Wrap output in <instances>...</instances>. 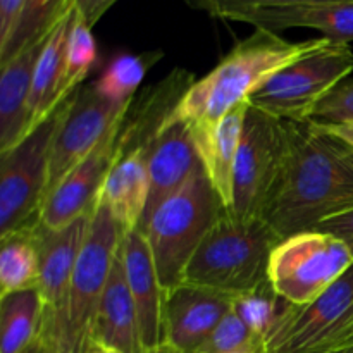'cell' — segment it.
Wrapping results in <instances>:
<instances>
[{
  "label": "cell",
  "mask_w": 353,
  "mask_h": 353,
  "mask_svg": "<svg viewBox=\"0 0 353 353\" xmlns=\"http://www.w3.org/2000/svg\"><path fill=\"white\" fill-rule=\"evenodd\" d=\"M124 114L107 130L97 147L71 169L43 200L40 224L45 230H62L95 209L103 181L117 159V137Z\"/></svg>",
  "instance_id": "cell-12"
},
{
  "label": "cell",
  "mask_w": 353,
  "mask_h": 353,
  "mask_svg": "<svg viewBox=\"0 0 353 353\" xmlns=\"http://www.w3.org/2000/svg\"><path fill=\"white\" fill-rule=\"evenodd\" d=\"M221 212L219 196L202 165L152 214L141 233L150 245L165 293L181 285L190 259Z\"/></svg>",
  "instance_id": "cell-4"
},
{
  "label": "cell",
  "mask_w": 353,
  "mask_h": 353,
  "mask_svg": "<svg viewBox=\"0 0 353 353\" xmlns=\"http://www.w3.org/2000/svg\"><path fill=\"white\" fill-rule=\"evenodd\" d=\"M296 305L286 302L272 290L271 283H264L252 292L234 295L233 309L243 323L268 343L283 324L290 319Z\"/></svg>",
  "instance_id": "cell-26"
},
{
  "label": "cell",
  "mask_w": 353,
  "mask_h": 353,
  "mask_svg": "<svg viewBox=\"0 0 353 353\" xmlns=\"http://www.w3.org/2000/svg\"><path fill=\"white\" fill-rule=\"evenodd\" d=\"M316 126L321 128L323 131H326V133L334 134V137L343 140L345 143H348L353 148V121L340 124H316Z\"/></svg>",
  "instance_id": "cell-37"
},
{
  "label": "cell",
  "mask_w": 353,
  "mask_h": 353,
  "mask_svg": "<svg viewBox=\"0 0 353 353\" xmlns=\"http://www.w3.org/2000/svg\"><path fill=\"white\" fill-rule=\"evenodd\" d=\"M230 353H268V350H265L264 340H257V341H254V343L247 345V347L238 348V350L230 352Z\"/></svg>",
  "instance_id": "cell-41"
},
{
  "label": "cell",
  "mask_w": 353,
  "mask_h": 353,
  "mask_svg": "<svg viewBox=\"0 0 353 353\" xmlns=\"http://www.w3.org/2000/svg\"><path fill=\"white\" fill-rule=\"evenodd\" d=\"M76 6H72L48 33L33 76L30 99V133L40 126L68 97L64 90L65 52L69 34L76 21Z\"/></svg>",
  "instance_id": "cell-22"
},
{
  "label": "cell",
  "mask_w": 353,
  "mask_h": 353,
  "mask_svg": "<svg viewBox=\"0 0 353 353\" xmlns=\"http://www.w3.org/2000/svg\"><path fill=\"white\" fill-rule=\"evenodd\" d=\"M285 123L248 107L233 176L231 214L240 219H262L278 185L285 159Z\"/></svg>",
  "instance_id": "cell-9"
},
{
  "label": "cell",
  "mask_w": 353,
  "mask_h": 353,
  "mask_svg": "<svg viewBox=\"0 0 353 353\" xmlns=\"http://www.w3.org/2000/svg\"><path fill=\"white\" fill-rule=\"evenodd\" d=\"M121 238L123 230L110 210L102 202H97L69 286L62 341L64 353H83L88 343Z\"/></svg>",
  "instance_id": "cell-8"
},
{
  "label": "cell",
  "mask_w": 353,
  "mask_h": 353,
  "mask_svg": "<svg viewBox=\"0 0 353 353\" xmlns=\"http://www.w3.org/2000/svg\"><path fill=\"white\" fill-rule=\"evenodd\" d=\"M38 288L0 296V353H23L38 338L43 323Z\"/></svg>",
  "instance_id": "cell-24"
},
{
  "label": "cell",
  "mask_w": 353,
  "mask_h": 353,
  "mask_svg": "<svg viewBox=\"0 0 353 353\" xmlns=\"http://www.w3.org/2000/svg\"><path fill=\"white\" fill-rule=\"evenodd\" d=\"M26 0H0V48L9 41L21 19Z\"/></svg>",
  "instance_id": "cell-34"
},
{
  "label": "cell",
  "mask_w": 353,
  "mask_h": 353,
  "mask_svg": "<svg viewBox=\"0 0 353 353\" xmlns=\"http://www.w3.org/2000/svg\"><path fill=\"white\" fill-rule=\"evenodd\" d=\"M353 71L350 43L327 41L324 47L272 76L248 103L285 121H310L327 93Z\"/></svg>",
  "instance_id": "cell-7"
},
{
  "label": "cell",
  "mask_w": 353,
  "mask_h": 353,
  "mask_svg": "<svg viewBox=\"0 0 353 353\" xmlns=\"http://www.w3.org/2000/svg\"><path fill=\"white\" fill-rule=\"evenodd\" d=\"M196 7H202L207 12L217 17H226L236 10L252 9H274V7H292L302 3L316 2H338V0H192Z\"/></svg>",
  "instance_id": "cell-32"
},
{
  "label": "cell",
  "mask_w": 353,
  "mask_h": 353,
  "mask_svg": "<svg viewBox=\"0 0 353 353\" xmlns=\"http://www.w3.org/2000/svg\"><path fill=\"white\" fill-rule=\"evenodd\" d=\"M83 353H123V352L117 350V348H114V347H109V345L100 343V341L90 340L88 343H86Z\"/></svg>",
  "instance_id": "cell-39"
},
{
  "label": "cell",
  "mask_w": 353,
  "mask_h": 353,
  "mask_svg": "<svg viewBox=\"0 0 353 353\" xmlns=\"http://www.w3.org/2000/svg\"><path fill=\"white\" fill-rule=\"evenodd\" d=\"M281 238L264 219L219 214L185 269L181 283L240 295L269 281V259Z\"/></svg>",
  "instance_id": "cell-3"
},
{
  "label": "cell",
  "mask_w": 353,
  "mask_h": 353,
  "mask_svg": "<svg viewBox=\"0 0 353 353\" xmlns=\"http://www.w3.org/2000/svg\"><path fill=\"white\" fill-rule=\"evenodd\" d=\"M90 340L109 345L123 353H141L145 350L141 343L137 307L128 286L119 250L93 319Z\"/></svg>",
  "instance_id": "cell-21"
},
{
  "label": "cell",
  "mask_w": 353,
  "mask_h": 353,
  "mask_svg": "<svg viewBox=\"0 0 353 353\" xmlns=\"http://www.w3.org/2000/svg\"><path fill=\"white\" fill-rule=\"evenodd\" d=\"M234 295L181 283L165 293V341L195 353L233 309Z\"/></svg>",
  "instance_id": "cell-15"
},
{
  "label": "cell",
  "mask_w": 353,
  "mask_h": 353,
  "mask_svg": "<svg viewBox=\"0 0 353 353\" xmlns=\"http://www.w3.org/2000/svg\"><path fill=\"white\" fill-rule=\"evenodd\" d=\"M48 34L0 65V154L30 134V99L33 76Z\"/></svg>",
  "instance_id": "cell-19"
},
{
  "label": "cell",
  "mask_w": 353,
  "mask_h": 353,
  "mask_svg": "<svg viewBox=\"0 0 353 353\" xmlns=\"http://www.w3.org/2000/svg\"><path fill=\"white\" fill-rule=\"evenodd\" d=\"M353 352V316L343 330L336 334L333 341L321 353H352Z\"/></svg>",
  "instance_id": "cell-36"
},
{
  "label": "cell",
  "mask_w": 353,
  "mask_h": 353,
  "mask_svg": "<svg viewBox=\"0 0 353 353\" xmlns=\"http://www.w3.org/2000/svg\"><path fill=\"white\" fill-rule=\"evenodd\" d=\"M285 159L262 219L281 240L353 205V148L310 121H285Z\"/></svg>",
  "instance_id": "cell-1"
},
{
  "label": "cell",
  "mask_w": 353,
  "mask_h": 353,
  "mask_svg": "<svg viewBox=\"0 0 353 353\" xmlns=\"http://www.w3.org/2000/svg\"><path fill=\"white\" fill-rule=\"evenodd\" d=\"M248 107V102L240 103L212 126H192L200 161L226 212L233 207L234 164Z\"/></svg>",
  "instance_id": "cell-20"
},
{
  "label": "cell",
  "mask_w": 353,
  "mask_h": 353,
  "mask_svg": "<svg viewBox=\"0 0 353 353\" xmlns=\"http://www.w3.org/2000/svg\"><path fill=\"white\" fill-rule=\"evenodd\" d=\"M38 226L16 231L0 238V288L2 296L38 286L40 276V250H38Z\"/></svg>",
  "instance_id": "cell-25"
},
{
  "label": "cell",
  "mask_w": 353,
  "mask_h": 353,
  "mask_svg": "<svg viewBox=\"0 0 353 353\" xmlns=\"http://www.w3.org/2000/svg\"><path fill=\"white\" fill-rule=\"evenodd\" d=\"M74 6V0H26L21 19L9 41L0 48V65L52 31L57 21Z\"/></svg>",
  "instance_id": "cell-28"
},
{
  "label": "cell",
  "mask_w": 353,
  "mask_h": 353,
  "mask_svg": "<svg viewBox=\"0 0 353 353\" xmlns=\"http://www.w3.org/2000/svg\"><path fill=\"white\" fill-rule=\"evenodd\" d=\"M141 353H185L183 350H179L176 345H172L171 341H162V343L154 345V347L145 348Z\"/></svg>",
  "instance_id": "cell-40"
},
{
  "label": "cell",
  "mask_w": 353,
  "mask_h": 353,
  "mask_svg": "<svg viewBox=\"0 0 353 353\" xmlns=\"http://www.w3.org/2000/svg\"><path fill=\"white\" fill-rule=\"evenodd\" d=\"M327 38L288 41L278 33L255 30L234 45L216 68L195 79L171 119H181L190 126H212L240 103L248 102L272 76L319 50Z\"/></svg>",
  "instance_id": "cell-2"
},
{
  "label": "cell",
  "mask_w": 353,
  "mask_h": 353,
  "mask_svg": "<svg viewBox=\"0 0 353 353\" xmlns=\"http://www.w3.org/2000/svg\"><path fill=\"white\" fill-rule=\"evenodd\" d=\"M257 340H262V338H259L234 312V309H231L195 353H230Z\"/></svg>",
  "instance_id": "cell-30"
},
{
  "label": "cell",
  "mask_w": 353,
  "mask_h": 353,
  "mask_svg": "<svg viewBox=\"0 0 353 353\" xmlns=\"http://www.w3.org/2000/svg\"><path fill=\"white\" fill-rule=\"evenodd\" d=\"M162 55L164 54L161 50L116 55L93 81V86L103 99L117 103L131 102L137 97L148 69L157 64Z\"/></svg>",
  "instance_id": "cell-27"
},
{
  "label": "cell",
  "mask_w": 353,
  "mask_h": 353,
  "mask_svg": "<svg viewBox=\"0 0 353 353\" xmlns=\"http://www.w3.org/2000/svg\"><path fill=\"white\" fill-rule=\"evenodd\" d=\"M116 2L117 0H74V6L79 17L93 28Z\"/></svg>",
  "instance_id": "cell-35"
},
{
  "label": "cell",
  "mask_w": 353,
  "mask_h": 353,
  "mask_svg": "<svg viewBox=\"0 0 353 353\" xmlns=\"http://www.w3.org/2000/svg\"><path fill=\"white\" fill-rule=\"evenodd\" d=\"M23 353H59L57 348L50 343L48 340H45L41 334H38L37 340L30 345Z\"/></svg>",
  "instance_id": "cell-38"
},
{
  "label": "cell",
  "mask_w": 353,
  "mask_h": 353,
  "mask_svg": "<svg viewBox=\"0 0 353 353\" xmlns=\"http://www.w3.org/2000/svg\"><path fill=\"white\" fill-rule=\"evenodd\" d=\"M353 265V250L341 238L303 231L279 241L269 259L272 290L293 305L305 307L326 293Z\"/></svg>",
  "instance_id": "cell-6"
},
{
  "label": "cell",
  "mask_w": 353,
  "mask_h": 353,
  "mask_svg": "<svg viewBox=\"0 0 353 353\" xmlns=\"http://www.w3.org/2000/svg\"><path fill=\"white\" fill-rule=\"evenodd\" d=\"M353 316V265L305 307H295L281 330L265 343L268 353H321Z\"/></svg>",
  "instance_id": "cell-13"
},
{
  "label": "cell",
  "mask_w": 353,
  "mask_h": 353,
  "mask_svg": "<svg viewBox=\"0 0 353 353\" xmlns=\"http://www.w3.org/2000/svg\"><path fill=\"white\" fill-rule=\"evenodd\" d=\"M148 200L140 228L143 230L152 214L190 181L202 168L193 130L181 119H171L157 133L148 148Z\"/></svg>",
  "instance_id": "cell-14"
},
{
  "label": "cell",
  "mask_w": 353,
  "mask_h": 353,
  "mask_svg": "<svg viewBox=\"0 0 353 353\" xmlns=\"http://www.w3.org/2000/svg\"><path fill=\"white\" fill-rule=\"evenodd\" d=\"M193 83L195 76L192 72L176 68L164 79L134 97L121 124L117 137V159L134 150L148 152L152 141L168 123Z\"/></svg>",
  "instance_id": "cell-17"
},
{
  "label": "cell",
  "mask_w": 353,
  "mask_h": 353,
  "mask_svg": "<svg viewBox=\"0 0 353 353\" xmlns=\"http://www.w3.org/2000/svg\"><path fill=\"white\" fill-rule=\"evenodd\" d=\"M119 257L137 307L143 348L162 343L165 341V292L147 236L140 230L123 233Z\"/></svg>",
  "instance_id": "cell-16"
},
{
  "label": "cell",
  "mask_w": 353,
  "mask_h": 353,
  "mask_svg": "<svg viewBox=\"0 0 353 353\" xmlns=\"http://www.w3.org/2000/svg\"><path fill=\"white\" fill-rule=\"evenodd\" d=\"M92 214H85L62 230H45L38 226V250H40V276L38 292L43 300V323L40 334L50 341L59 353L64 341L65 307H68L69 286L78 262L85 238L88 234Z\"/></svg>",
  "instance_id": "cell-10"
},
{
  "label": "cell",
  "mask_w": 353,
  "mask_h": 353,
  "mask_svg": "<svg viewBox=\"0 0 353 353\" xmlns=\"http://www.w3.org/2000/svg\"><path fill=\"white\" fill-rule=\"evenodd\" d=\"M314 230L323 231V233H331L334 236L341 238V240H345L350 245L353 250V205L348 207L347 210H341V212L324 219Z\"/></svg>",
  "instance_id": "cell-33"
},
{
  "label": "cell",
  "mask_w": 353,
  "mask_h": 353,
  "mask_svg": "<svg viewBox=\"0 0 353 353\" xmlns=\"http://www.w3.org/2000/svg\"><path fill=\"white\" fill-rule=\"evenodd\" d=\"M131 102L117 103L103 99L93 83L76 90L71 107L52 143L45 199L68 176V172L97 147L107 130L126 112Z\"/></svg>",
  "instance_id": "cell-11"
},
{
  "label": "cell",
  "mask_w": 353,
  "mask_h": 353,
  "mask_svg": "<svg viewBox=\"0 0 353 353\" xmlns=\"http://www.w3.org/2000/svg\"><path fill=\"white\" fill-rule=\"evenodd\" d=\"M97 54L99 52H97V41L92 28L79 17V14H76V21L69 34L68 52H65L64 90L68 95L83 86V81L95 65Z\"/></svg>",
  "instance_id": "cell-29"
},
{
  "label": "cell",
  "mask_w": 353,
  "mask_h": 353,
  "mask_svg": "<svg viewBox=\"0 0 353 353\" xmlns=\"http://www.w3.org/2000/svg\"><path fill=\"white\" fill-rule=\"evenodd\" d=\"M224 19L241 21L255 26V30H268L272 33H279L290 28H310L321 31L323 38L336 43L353 41V0L236 10L228 14Z\"/></svg>",
  "instance_id": "cell-18"
},
{
  "label": "cell",
  "mask_w": 353,
  "mask_h": 353,
  "mask_svg": "<svg viewBox=\"0 0 353 353\" xmlns=\"http://www.w3.org/2000/svg\"><path fill=\"white\" fill-rule=\"evenodd\" d=\"M352 353H353V352H352Z\"/></svg>",
  "instance_id": "cell-42"
},
{
  "label": "cell",
  "mask_w": 353,
  "mask_h": 353,
  "mask_svg": "<svg viewBox=\"0 0 353 353\" xmlns=\"http://www.w3.org/2000/svg\"><path fill=\"white\" fill-rule=\"evenodd\" d=\"M148 152L134 150L114 162L100 190L102 202L123 233L140 228L148 200Z\"/></svg>",
  "instance_id": "cell-23"
},
{
  "label": "cell",
  "mask_w": 353,
  "mask_h": 353,
  "mask_svg": "<svg viewBox=\"0 0 353 353\" xmlns=\"http://www.w3.org/2000/svg\"><path fill=\"white\" fill-rule=\"evenodd\" d=\"M348 121H353V78L343 79L334 86L310 117L314 124H340Z\"/></svg>",
  "instance_id": "cell-31"
},
{
  "label": "cell",
  "mask_w": 353,
  "mask_h": 353,
  "mask_svg": "<svg viewBox=\"0 0 353 353\" xmlns=\"http://www.w3.org/2000/svg\"><path fill=\"white\" fill-rule=\"evenodd\" d=\"M72 95L16 147L0 154V238L40 223L52 143Z\"/></svg>",
  "instance_id": "cell-5"
}]
</instances>
